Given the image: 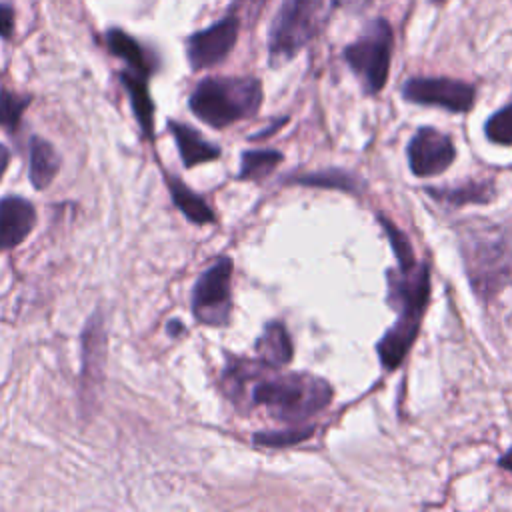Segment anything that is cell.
Masks as SVG:
<instances>
[{"label": "cell", "instance_id": "44dd1931", "mask_svg": "<svg viewBox=\"0 0 512 512\" xmlns=\"http://www.w3.org/2000/svg\"><path fill=\"white\" fill-rule=\"evenodd\" d=\"M378 222H380L382 230L386 232V236H388V240H390V246H392V250H394V254H396V260H398V268H402V270L414 268V266H416V258H414V250H412V244H410V240L406 238V234H404L400 228H396V226H394L388 218H384V216H378Z\"/></svg>", "mask_w": 512, "mask_h": 512}, {"label": "cell", "instance_id": "484cf974", "mask_svg": "<svg viewBox=\"0 0 512 512\" xmlns=\"http://www.w3.org/2000/svg\"><path fill=\"white\" fill-rule=\"evenodd\" d=\"M8 164H10V152H8V148L4 144H0V178L6 172Z\"/></svg>", "mask_w": 512, "mask_h": 512}, {"label": "cell", "instance_id": "7c38bea8", "mask_svg": "<svg viewBox=\"0 0 512 512\" xmlns=\"http://www.w3.org/2000/svg\"><path fill=\"white\" fill-rule=\"evenodd\" d=\"M168 128L176 140V146H178V152H180V158H182V164L186 168H192L196 164H202V162H210L214 158L220 156V148L210 144L208 140H204L194 128H190L188 124H180L176 120H170L168 122Z\"/></svg>", "mask_w": 512, "mask_h": 512}, {"label": "cell", "instance_id": "603a6c76", "mask_svg": "<svg viewBox=\"0 0 512 512\" xmlns=\"http://www.w3.org/2000/svg\"><path fill=\"white\" fill-rule=\"evenodd\" d=\"M30 98L14 94L10 90H0V126L6 130H16L22 112L26 110Z\"/></svg>", "mask_w": 512, "mask_h": 512}, {"label": "cell", "instance_id": "4fadbf2b", "mask_svg": "<svg viewBox=\"0 0 512 512\" xmlns=\"http://www.w3.org/2000/svg\"><path fill=\"white\" fill-rule=\"evenodd\" d=\"M256 350L266 366L280 368L292 360V340L282 322H268L256 342Z\"/></svg>", "mask_w": 512, "mask_h": 512}, {"label": "cell", "instance_id": "8992f818", "mask_svg": "<svg viewBox=\"0 0 512 512\" xmlns=\"http://www.w3.org/2000/svg\"><path fill=\"white\" fill-rule=\"evenodd\" d=\"M392 44L394 36L390 24L384 18H376L366 26L364 34L344 50L348 66L360 78L368 94H378L388 80Z\"/></svg>", "mask_w": 512, "mask_h": 512}, {"label": "cell", "instance_id": "cb8c5ba5", "mask_svg": "<svg viewBox=\"0 0 512 512\" xmlns=\"http://www.w3.org/2000/svg\"><path fill=\"white\" fill-rule=\"evenodd\" d=\"M314 428L306 426V428H296V430H284V432H262L254 436L256 444H264V446H290V444H298L302 440H306L308 436H312Z\"/></svg>", "mask_w": 512, "mask_h": 512}, {"label": "cell", "instance_id": "7a4b0ae2", "mask_svg": "<svg viewBox=\"0 0 512 512\" xmlns=\"http://www.w3.org/2000/svg\"><path fill=\"white\" fill-rule=\"evenodd\" d=\"M388 304L398 312V320L376 344L380 364L394 370L412 348L422 316L430 300V268L426 262L412 270L390 268L386 272Z\"/></svg>", "mask_w": 512, "mask_h": 512}, {"label": "cell", "instance_id": "e0dca14e", "mask_svg": "<svg viewBox=\"0 0 512 512\" xmlns=\"http://www.w3.org/2000/svg\"><path fill=\"white\" fill-rule=\"evenodd\" d=\"M432 198L450 204V206H466V204H486L494 196V184L490 180L480 182H466L456 188H428L426 190Z\"/></svg>", "mask_w": 512, "mask_h": 512}, {"label": "cell", "instance_id": "30bf717a", "mask_svg": "<svg viewBox=\"0 0 512 512\" xmlns=\"http://www.w3.org/2000/svg\"><path fill=\"white\" fill-rule=\"evenodd\" d=\"M456 158L452 138L432 126L416 130L408 144V164L414 176L426 178L442 174Z\"/></svg>", "mask_w": 512, "mask_h": 512}, {"label": "cell", "instance_id": "9a60e30c", "mask_svg": "<svg viewBox=\"0 0 512 512\" xmlns=\"http://www.w3.org/2000/svg\"><path fill=\"white\" fill-rule=\"evenodd\" d=\"M60 158L50 142L34 136L30 140V182L34 188H46L58 174Z\"/></svg>", "mask_w": 512, "mask_h": 512}, {"label": "cell", "instance_id": "ac0fdd59", "mask_svg": "<svg viewBox=\"0 0 512 512\" xmlns=\"http://www.w3.org/2000/svg\"><path fill=\"white\" fill-rule=\"evenodd\" d=\"M166 184L170 188L172 200L178 206V210L192 220L194 224H206L214 220V212L206 204V200L198 194H194L184 182H180L174 174H166Z\"/></svg>", "mask_w": 512, "mask_h": 512}, {"label": "cell", "instance_id": "d6986e66", "mask_svg": "<svg viewBox=\"0 0 512 512\" xmlns=\"http://www.w3.org/2000/svg\"><path fill=\"white\" fill-rule=\"evenodd\" d=\"M286 182L302 184V186H318V188H334V190H346V192H360L364 188V182L358 180L354 174L344 170H322L302 176H292Z\"/></svg>", "mask_w": 512, "mask_h": 512}, {"label": "cell", "instance_id": "4316f807", "mask_svg": "<svg viewBox=\"0 0 512 512\" xmlns=\"http://www.w3.org/2000/svg\"><path fill=\"white\" fill-rule=\"evenodd\" d=\"M498 466L504 468V470H508V472H512V448H510L504 456L498 458Z\"/></svg>", "mask_w": 512, "mask_h": 512}, {"label": "cell", "instance_id": "52a82bcc", "mask_svg": "<svg viewBox=\"0 0 512 512\" xmlns=\"http://www.w3.org/2000/svg\"><path fill=\"white\" fill-rule=\"evenodd\" d=\"M230 278L232 260L220 258L196 282L192 292V310L198 322L224 324L230 316Z\"/></svg>", "mask_w": 512, "mask_h": 512}, {"label": "cell", "instance_id": "ffe728a7", "mask_svg": "<svg viewBox=\"0 0 512 512\" xmlns=\"http://www.w3.org/2000/svg\"><path fill=\"white\" fill-rule=\"evenodd\" d=\"M282 160V154L276 150H248L242 154L240 180H260L268 176Z\"/></svg>", "mask_w": 512, "mask_h": 512}, {"label": "cell", "instance_id": "d4e9b609", "mask_svg": "<svg viewBox=\"0 0 512 512\" xmlns=\"http://www.w3.org/2000/svg\"><path fill=\"white\" fill-rule=\"evenodd\" d=\"M14 30V12L8 4H0V36L10 38Z\"/></svg>", "mask_w": 512, "mask_h": 512}, {"label": "cell", "instance_id": "9c48e42d", "mask_svg": "<svg viewBox=\"0 0 512 512\" xmlns=\"http://www.w3.org/2000/svg\"><path fill=\"white\" fill-rule=\"evenodd\" d=\"M240 30L238 14H228L216 24L192 34L186 42V56L194 70L210 68L222 62L234 48Z\"/></svg>", "mask_w": 512, "mask_h": 512}, {"label": "cell", "instance_id": "5bb4252c", "mask_svg": "<svg viewBox=\"0 0 512 512\" xmlns=\"http://www.w3.org/2000/svg\"><path fill=\"white\" fill-rule=\"evenodd\" d=\"M146 78L144 74H138L134 70H124L120 74V80L130 96L136 120L140 122V128L144 130V134L152 140L154 138V106L150 100V92L146 86Z\"/></svg>", "mask_w": 512, "mask_h": 512}, {"label": "cell", "instance_id": "2e32d148", "mask_svg": "<svg viewBox=\"0 0 512 512\" xmlns=\"http://www.w3.org/2000/svg\"><path fill=\"white\" fill-rule=\"evenodd\" d=\"M106 44H108V50L122 58L130 70L138 72V74H144L148 76L152 72V60L148 56V52L132 38L128 36L126 32L122 30H108L106 34Z\"/></svg>", "mask_w": 512, "mask_h": 512}, {"label": "cell", "instance_id": "7402d4cb", "mask_svg": "<svg viewBox=\"0 0 512 512\" xmlns=\"http://www.w3.org/2000/svg\"><path fill=\"white\" fill-rule=\"evenodd\" d=\"M484 132H486V138L494 144H502V146L512 144V104L494 112L486 120Z\"/></svg>", "mask_w": 512, "mask_h": 512}, {"label": "cell", "instance_id": "6da1fadb", "mask_svg": "<svg viewBox=\"0 0 512 512\" xmlns=\"http://www.w3.org/2000/svg\"><path fill=\"white\" fill-rule=\"evenodd\" d=\"M458 238L466 276L478 298L488 302L512 286V226L462 222Z\"/></svg>", "mask_w": 512, "mask_h": 512}, {"label": "cell", "instance_id": "5b68a950", "mask_svg": "<svg viewBox=\"0 0 512 512\" xmlns=\"http://www.w3.org/2000/svg\"><path fill=\"white\" fill-rule=\"evenodd\" d=\"M338 0H286L270 30V62L294 58L328 24Z\"/></svg>", "mask_w": 512, "mask_h": 512}, {"label": "cell", "instance_id": "8fae6325", "mask_svg": "<svg viewBox=\"0 0 512 512\" xmlns=\"http://www.w3.org/2000/svg\"><path fill=\"white\" fill-rule=\"evenodd\" d=\"M36 210L32 202L20 196L0 200V252L18 246L34 228Z\"/></svg>", "mask_w": 512, "mask_h": 512}, {"label": "cell", "instance_id": "277c9868", "mask_svg": "<svg viewBox=\"0 0 512 512\" xmlns=\"http://www.w3.org/2000/svg\"><path fill=\"white\" fill-rule=\"evenodd\" d=\"M262 104V86L256 78H206L192 96L190 108L204 124L226 128L254 116Z\"/></svg>", "mask_w": 512, "mask_h": 512}, {"label": "cell", "instance_id": "3957f363", "mask_svg": "<svg viewBox=\"0 0 512 512\" xmlns=\"http://www.w3.org/2000/svg\"><path fill=\"white\" fill-rule=\"evenodd\" d=\"M330 400V384L306 372L264 378L252 388V404L264 406L270 416L282 422H302L322 412Z\"/></svg>", "mask_w": 512, "mask_h": 512}, {"label": "cell", "instance_id": "ba28073f", "mask_svg": "<svg viewBox=\"0 0 512 512\" xmlns=\"http://www.w3.org/2000/svg\"><path fill=\"white\" fill-rule=\"evenodd\" d=\"M408 102L424 106H440L450 112H468L474 106L476 90L472 84L454 78H410L402 86Z\"/></svg>", "mask_w": 512, "mask_h": 512}]
</instances>
